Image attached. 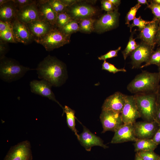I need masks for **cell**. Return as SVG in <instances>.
<instances>
[{
    "label": "cell",
    "instance_id": "1",
    "mask_svg": "<svg viewBox=\"0 0 160 160\" xmlns=\"http://www.w3.org/2000/svg\"><path fill=\"white\" fill-rule=\"evenodd\" d=\"M36 70L39 79L48 81L55 87L63 84L67 77L65 64L50 55L39 63Z\"/></svg>",
    "mask_w": 160,
    "mask_h": 160
},
{
    "label": "cell",
    "instance_id": "2",
    "mask_svg": "<svg viewBox=\"0 0 160 160\" xmlns=\"http://www.w3.org/2000/svg\"><path fill=\"white\" fill-rule=\"evenodd\" d=\"M160 73L143 71L128 84L127 89L135 94L156 93L159 85Z\"/></svg>",
    "mask_w": 160,
    "mask_h": 160
},
{
    "label": "cell",
    "instance_id": "3",
    "mask_svg": "<svg viewBox=\"0 0 160 160\" xmlns=\"http://www.w3.org/2000/svg\"><path fill=\"white\" fill-rule=\"evenodd\" d=\"M36 70L21 65L16 60L6 57L0 59V78L5 82L10 83L23 77L28 71Z\"/></svg>",
    "mask_w": 160,
    "mask_h": 160
},
{
    "label": "cell",
    "instance_id": "4",
    "mask_svg": "<svg viewBox=\"0 0 160 160\" xmlns=\"http://www.w3.org/2000/svg\"><path fill=\"white\" fill-rule=\"evenodd\" d=\"M134 96L141 117L145 121H155L158 105L157 93L137 94Z\"/></svg>",
    "mask_w": 160,
    "mask_h": 160
},
{
    "label": "cell",
    "instance_id": "5",
    "mask_svg": "<svg viewBox=\"0 0 160 160\" xmlns=\"http://www.w3.org/2000/svg\"><path fill=\"white\" fill-rule=\"evenodd\" d=\"M70 36L55 26L47 34L35 41L42 45L46 50L50 51L69 43Z\"/></svg>",
    "mask_w": 160,
    "mask_h": 160
},
{
    "label": "cell",
    "instance_id": "6",
    "mask_svg": "<svg viewBox=\"0 0 160 160\" xmlns=\"http://www.w3.org/2000/svg\"><path fill=\"white\" fill-rule=\"evenodd\" d=\"M33 156L31 145L25 140L12 146L4 160H32Z\"/></svg>",
    "mask_w": 160,
    "mask_h": 160
},
{
    "label": "cell",
    "instance_id": "7",
    "mask_svg": "<svg viewBox=\"0 0 160 160\" xmlns=\"http://www.w3.org/2000/svg\"><path fill=\"white\" fill-rule=\"evenodd\" d=\"M100 119L103 128L102 133L107 131L114 132L124 124L121 113L111 110L102 109Z\"/></svg>",
    "mask_w": 160,
    "mask_h": 160
},
{
    "label": "cell",
    "instance_id": "8",
    "mask_svg": "<svg viewBox=\"0 0 160 160\" xmlns=\"http://www.w3.org/2000/svg\"><path fill=\"white\" fill-rule=\"evenodd\" d=\"M154 47L141 41L130 54L132 68H140L141 64L146 63L154 52Z\"/></svg>",
    "mask_w": 160,
    "mask_h": 160
},
{
    "label": "cell",
    "instance_id": "9",
    "mask_svg": "<svg viewBox=\"0 0 160 160\" xmlns=\"http://www.w3.org/2000/svg\"><path fill=\"white\" fill-rule=\"evenodd\" d=\"M120 15L117 8L102 16L95 23L94 28L99 33H103L115 28L118 25Z\"/></svg>",
    "mask_w": 160,
    "mask_h": 160
},
{
    "label": "cell",
    "instance_id": "10",
    "mask_svg": "<svg viewBox=\"0 0 160 160\" xmlns=\"http://www.w3.org/2000/svg\"><path fill=\"white\" fill-rule=\"evenodd\" d=\"M29 85L32 92L48 98L57 103L63 110V115L64 108L56 99L55 96L51 88L53 86L50 82L43 79L40 80H33L30 82Z\"/></svg>",
    "mask_w": 160,
    "mask_h": 160
},
{
    "label": "cell",
    "instance_id": "11",
    "mask_svg": "<svg viewBox=\"0 0 160 160\" xmlns=\"http://www.w3.org/2000/svg\"><path fill=\"white\" fill-rule=\"evenodd\" d=\"M124 124H134L141 117L134 96L126 95L125 102L121 113Z\"/></svg>",
    "mask_w": 160,
    "mask_h": 160
},
{
    "label": "cell",
    "instance_id": "12",
    "mask_svg": "<svg viewBox=\"0 0 160 160\" xmlns=\"http://www.w3.org/2000/svg\"><path fill=\"white\" fill-rule=\"evenodd\" d=\"M133 124L138 139H152L159 128V124L155 121H139Z\"/></svg>",
    "mask_w": 160,
    "mask_h": 160
},
{
    "label": "cell",
    "instance_id": "13",
    "mask_svg": "<svg viewBox=\"0 0 160 160\" xmlns=\"http://www.w3.org/2000/svg\"><path fill=\"white\" fill-rule=\"evenodd\" d=\"M111 143H119L129 141L136 142L138 139L135 133L133 124H123L114 132Z\"/></svg>",
    "mask_w": 160,
    "mask_h": 160
},
{
    "label": "cell",
    "instance_id": "14",
    "mask_svg": "<svg viewBox=\"0 0 160 160\" xmlns=\"http://www.w3.org/2000/svg\"><path fill=\"white\" fill-rule=\"evenodd\" d=\"M65 11L73 19L78 20L91 17L96 12L94 7L86 4H75L67 7Z\"/></svg>",
    "mask_w": 160,
    "mask_h": 160
},
{
    "label": "cell",
    "instance_id": "15",
    "mask_svg": "<svg viewBox=\"0 0 160 160\" xmlns=\"http://www.w3.org/2000/svg\"><path fill=\"white\" fill-rule=\"evenodd\" d=\"M83 131L80 135L78 138L81 144L88 151H91L92 147L94 146L101 147L105 149L108 147L103 143V140L99 137L97 136L82 125Z\"/></svg>",
    "mask_w": 160,
    "mask_h": 160
},
{
    "label": "cell",
    "instance_id": "16",
    "mask_svg": "<svg viewBox=\"0 0 160 160\" xmlns=\"http://www.w3.org/2000/svg\"><path fill=\"white\" fill-rule=\"evenodd\" d=\"M12 26L14 39L17 43L28 44L34 41L26 24L21 23L16 19L12 23Z\"/></svg>",
    "mask_w": 160,
    "mask_h": 160
},
{
    "label": "cell",
    "instance_id": "17",
    "mask_svg": "<svg viewBox=\"0 0 160 160\" xmlns=\"http://www.w3.org/2000/svg\"><path fill=\"white\" fill-rule=\"evenodd\" d=\"M160 22L153 18L140 31L138 38L152 47H155L156 44L155 37L158 30Z\"/></svg>",
    "mask_w": 160,
    "mask_h": 160
},
{
    "label": "cell",
    "instance_id": "18",
    "mask_svg": "<svg viewBox=\"0 0 160 160\" xmlns=\"http://www.w3.org/2000/svg\"><path fill=\"white\" fill-rule=\"evenodd\" d=\"M126 95L117 92L105 100L102 109L111 110L121 113L124 106Z\"/></svg>",
    "mask_w": 160,
    "mask_h": 160
},
{
    "label": "cell",
    "instance_id": "19",
    "mask_svg": "<svg viewBox=\"0 0 160 160\" xmlns=\"http://www.w3.org/2000/svg\"><path fill=\"white\" fill-rule=\"evenodd\" d=\"M40 19L45 20L56 26L57 14L54 10L48 0H36Z\"/></svg>",
    "mask_w": 160,
    "mask_h": 160
},
{
    "label": "cell",
    "instance_id": "20",
    "mask_svg": "<svg viewBox=\"0 0 160 160\" xmlns=\"http://www.w3.org/2000/svg\"><path fill=\"white\" fill-rule=\"evenodd\" d=\"M39 19L40 16L36 2L17 10V20L21 23L26 24Z\"/></svg>",
    "mask_w": 160,
    "mask_h": 160
},
{
    "label": "cell",
    "instance_id": "21",
    "mask_svg": "<svg viewBox=\"0 0 160 160\" xmlns=\"http://www.w3.org/2000/svg\"><path fill=\"white\" fill-rule=\"evenodd\" d=\"M26 25L35 41L46 35L55 27L48 22L41 19L34 20Z\"/></svg>",
    "mask_w": 160,
    "mask_h": 160
},
{
    "label": "cell",
    "instance_id": "22",
    "mask_svg": "<svg viewBox=\"0 0 160 160\" xmlns=\"http://www.w3.org/2000/svg\"><path fill=\"white\" fill-rule=\"evenodd\" d=\"M17 9L12 0L0 6V20L12 24L17 19Z\"/></svg>",
    "mask_w": 160,
    "mask_h": 160
},
{
    "label": "cell",
    "instance_id": "23",
    "mask_svg": "<svg viewBox=\"0 0 160 160\" xmlns=\"http://www.w3.org/2000/svg\"><path fill=\"white\" fill-rule=\"evenodd\" d=\"M158 145L152 139H138L134 144L135 151H154Z\"/></svg>",
    "mask_w": 160,
    "mask_h": 160
},
{
    "label": "cell",
    "instance_id": "24",
    "mask_svg": "<svg viewBox=\"0 0 160 160\" xmlns=\"http://www.w3.org/2000/svg\"><path fill=\"white\" fill-rule=\"evenodd\" d=\"M64 113H65L66 116V122L69 128L75 133L77 139L79 137L78 131L76 128L75 111L67 105L64 108Z\"/></svg>",
    "mask_w": 160,
    "mask_h": 160
},
{
    "label": "cell",
    "instance_id": "25",
    "mask_svg": "<svg viewBox=\"0 0 160 160\" xmlns=\"http://www.w3.org/2000/svg\"><path fill=\"white\" fill-rule=\"evenodd\" d=\"M80 20L79 30L81 31L84 33H89L94 30V23L95 22V19L90 17Z\"/></svg>",
    "mask_w": 160,
    "mask_h": 160
},
{
    "label": "cell",
    "instance_id": "26",
    "mask_svg": "<svg viewBox=\"0 0 160 160\" xmlns=\"http://www.w3.org/2000/svg\"><path fill=\"white\" fill-rule=\"evenodd\" d=\"M77 20L74 19L71 20L60 29L66 34L71 35L72 33L79 30V23Z\"/></svg>",
    "mask_w": 160,
    "mask_h": 160
},
{
    "label": "cell",
    "instance_id": "27",
    "mask_svg": "<svg viewBox=\"0 0 160 160\" xmlns=\"http://www.w3.org/2000/svg\"><path fill=\"white\" fill-rule=\"evenodd\" d=\"M134 32H132L129 37V41L125 49L122 51V53L124 60H125L128 56L137 47L135 39L133 38Z\"/></svg>",
    "mask_w": 160,
    "mask_h": 160
},
{
    "label": "cell",
    "instance_id": "28",
    "mask_svg": "<svg viewBox=\"0 0 160 160\" xmlns=\"http://www.w3.org/2000/svg\"><path fill=\"white\" fill-rule=\"evenodd\" d=\"M73 20L66 11L57 14L56 26L61 29L67 23Z\"/></svg>",
    "mask_w": 160,
    "mask_h": 160
},
{
    "label": "cell",
    "instance_id": "29",
    "mask_svg": "<svg viewBox=\"0 0 160 160\" xmlns=\"http://www.w3.org/2000/svg\"><path fill=\"white\" fill-rule=\"evenodd\" d=\"M154 64L158 67L160 66V47L154 51L148 61L145 64L141 66L142 68Z\"/></svg>",
    "mask_w": 160,
    "mask_h": 160
},
{
    "label": "cell",
    "instance_id": "30",
    "mask_svg": "<svg viewBox=\"0 0 160 160\" xmlns=\"http://www.w3.org/2000/svg\"><path fill=\"white\" fill-rule=\"evenodd\" d=\"M0 40L7 43H17L14 39L12 28L0 32Z\"/></svg>",
    "mask_w": 160,
    "mask_h": 160
},
{
    "label": "cell",
    "instance_id": "31",
    "mask_svg": "<svg viewBox=\"0 0 160 160\" xmlns=\"http://www.w3.org/2000/svg\"><path fill=\"white\" fill-rule=\"evenodd\" d=\"M136 153L143 160H158L160 156L153 150L140 151Z\"/></svg>",
    "mask_w": 160,
    "mask_h": 160
},
{
    "label": "cell",
    "instance_id": "32",
    "mask_svg": "<svg viewBox=\"0 0 160 160\" xmlns=\"http://www.w3.org/2000/svg\"><path fill=\"white\" fill-rule=\"evenodd\" d=\"M48 1L57 14L66 11L67 7L60 0H48Z\"/></svg>",
    "mask_w": 160,
    "mask_h": 160
},
{
    "label": "cell",
    "instance_id": "33",
    "mask_svg": "<svg viewBox=\"0 0 160 160\" xmlns=\"http://www.w3.org/2000/svg\"><path fill=\"white\" fill-rule=\"evenodd\" d=\"M150 21H147L143 19L140 17H135L133 20V23L131 24L128 25L130 29L131 32L132 28L134 26H137L138 28V30L141 31L144 27L148 24Z\"/></svg>",
    "mask_w": 160,
    "mask_h": 160
},
{
    "label": "cell",
    "instance_id": "34",
    "mask_svg": "<svg viewBox=\"0 0 160 160\" xmlns=\"http://www.w3.org/2000/svg\"><path fill=\"white\" fill-rule=\"evenodd\" d=\"M141 6L139 4H137L135 6L131 8L127 13L125 17V24L128 25H129V22L133 20L136 17L135 15L138 9Z\"/></svg>",
    "mask_w": 160,
    "mask_h": 160
},
{
    "label": "cell",
    "instance_id": "35",
    "mask_svg": "<svg viewBox=\"0 0 160 160\" xmlns=\"http://www.w3.org/2000/svg\"><path fill=\"white\" fill-rule=\"evenodd\" d=\"M150 4L147 6V8L150 9L155 18L160 22V4L154 2L152 0L148 1Z\"/></svg>",
    "mask_w": 160,
    "mask_h": 160
},
{
    "label": "cell",
    "instance_id": "36",
    "mask_svg": "<svg viewBox=\"0 0 160 160\" xmlns=\"http://www.w3.org/2000/svg\"><path fill=\"white\" fill-rule=\"evenodd\" d=\"M102 69L107 71L113 73L119 72H126L127 70L124 68H118L114 65L112 64L106 60H104L102 64Z\"/></svg>",
    "mask_w": 160,
    "mask_h": 160
},
{
    "label": "cell",
    "instance_id": "37",
    "mask_svg": "<svg viewBox=\"0 0 160 160\" xmlns=\"http://www.w3.org/2000/svg\"><path fill=\"white\" fill-rule=\"evenodd\" d=\"M18 10L29 5L36 2V0H12Z\"/></svg>",
    "mask_w": 160,
    "mask_h": 160
},
{
    "label": "cell",
    "instance_id": "38",
    "mask_svg": "<svg viewBox=\"0 0 160 160\" xmlns=\"http://www.w3.org/2000/svg\"><path fill=\"white\" fill-rule=\"evenodd\" d=\"M121 48V47H119L116 49L110 50L106 54L99 57L98 58L99 60L104 61L107 59L117 57L118 53Z\"/></svg>",
    "mask_w": 160,
    "mask_h": 160
},
{
    "label": "cell",
    "instance_id": "39",
    "mask_svg": "<svg viewBox=\"0 0 160 160\" xmlns=\"http://www.w3.org/2000/svg\"><path fill=\"white\" fill-rule=\"evenodd\" d=\"M102 9L107 12H112L117 9L109 0H103L101 1Z\"/></svg>",
    "mask_w": 160,
    "mask_h": 160
},
{
    "label": "cell",
    "instance_id": "40",
    "mask_svg": "<svg viewBox=\"0 0 160 160\" xmlns=\"http://www.w3.org/2000/svg\"><path fill=\"white\" fill-rule=\"evenodd\" d=\"M6 42L0 40V59L5 57L8 51L9 47Z\"/></svg>",
    "mask_w": 160,
    "mask_h": 160
},
{
    "label": "cell",
    "instance_id": "41",
    "mask_svg": "<svg viewBox=\"0 0 160 160\" xmlns=\"http://www.w3.org/2000/svg\"><path fill=\"white\" fill-rule=\"evenodd\" d=\"M12 24L0 20V32L7 29L12 28Z\"/></svg>",
    "mask_w": 160,
    "mask_h": 160
},
{
    "label": "cell",
    "instance_id": "42",
    "mask_svg": "<svg viewBox=\"0 0 160 160\" xmlns=\"http://www.w3.org/2000/svg\"><path fill=\"white\" fill-rule=\"evenodd\" d=\"M159 128L153 137V140L157 145L160 144V124H159Z\"/></svg>",
    "mask_w": 160,
    "mask_h": 160
},
{
    "label": "cell",
    "instance_id": "43",
    "mask_svg": "<svg viewBox=\"0 0 160 160\" xmlns=\"http://www.w3.org/2000/svg\"><path fill=\"white\" fill-rule=\"evenodd\" d=\"M60 1L66 7L71 6L78 1L77 0H60Z\"/></svg>",
    "mask_w": 160,
    "mask_h": 160
},
{
    "label": "cell",
    "instance_id": "44",
    "mask_svg": "<svg viewBox=\"0 0 160 160\" xmlns=\"http://www.w3.org/2000/svg\"><path fill=\"white\" fill-rule=\"evenodd\" d=\"M155 121L158 124H160V104H158L157 105Z\"/></svg>",
    "mask_w": 160,
    "mask_h": 160
},
{
    "label": "cell",
    "instance_id": "45",
    "mask_svg": "<svg viewBox=\"0 0 160 160\" xmlns=\"http://www.w3.org/2000/svg\"><path fill=\"white\" fill-rule=\"evenodd\" d=\"M155 41L156 44L160 46V22L159 24V26L155 37Z\"/></svg>",
    "mask_w": 160,
    "mask_h": 160
},
{
    "label": "cell",
    "instance_id": "46",
    "mask_svg": "<svg viewBox=\"0 0 160 160\" xmlns=\"http://www.w3.org/2000/svg\"><path fill=\"white\" fill-rule=\"evenodd\" d=\"M117 8L120 4L121 1L120 0H109Z\"/></svg>",
    "mask_w": 160,
    "mask_h": 160
},
{
    "label": "cell",
    "instance_id": "47",
    "mask_svg": "<svg viewBox=\"0 0 160 160\" xmlns=\"http://www.w3.org/2000/svg\"><path fill=\"white\" fill-rule=\"evenodd\" d=\"M157 104H160V85H159L157 93Z\"/></svg>",
    "mask_w": 160,
    "mask_h": 160
},
{
    "label": "cell",
    "instance_id": "48",
    "mask_svg": "<svg viewBox=\"0 0 160 160\" xmlns=\"http://www.w3.org/2000/svg\"><path fill=\"white\" fill-rule=\"evenodd\" d=\"M137 3L140 4H147V6L149 5L148 1L146 0H137Z\"/></svg>",
    "mask_w": 160,
    "mask_h": 160
},
{
    "label": "cell",
    "instance_id": "49",
    "mask_svg": "<svg viewBox=\"0 0 160 160\" xmlns=\"http://www.w3.org/2000/svg\"><path fill=\"white\" fill-rule=\"evenodd\" d=\"M135 160H143V159L139 156L137 153H136L135 156Z\"/></svg>",
    "mask_w": 160,
    "mask_h": 160
},
{
    "label": "cell",
    "instance_id": "50",
    "mask_svg": "<svg viewBox=\"0 0 160 160\" xmlns=\"http://www.w3.org/2000/svg\"><path fill=\"white\" fill-rule=\"evenodd\" d=\"M9 1L10 0H0V6Z\"/></svg>",
    "mask_w": 160,
    "mask_h": 160
},
{
    "label": "cell",
    "instance_id": "51",
    "mask_svg": "<svg viewBox=\"0 0 160 160\" xmlns=\"http://www.w3.org/2000/svg\"><path fill=\"white\" fill-rule=\"evenodd\" d=\"M154 2L159 4H160V0H153Z\"/></svg>",
    "mask_w": 160,
    "mask_h": 160
},
{
    "label": "cell",
    "instance_id": "52",
    "mask_svg": "<svg viewBox=\"0 0 160 160\" xmlns=\"http://www.w3.org/2000/svg\"><path fill=\"white\" fill-rule=\"evenodd\" d=\"M158 68H159V72L160 73V66L158 67Z\"/></svg>",
    "mask_w": 160,
    "mask_h": 160
},
{
    "label": "cell",
    "instance_id": "53",
    "mask_svg": "<svg viewBox=\"0 0 160 160\" xmlns=\"http://www.w3.org/2000/svg\"><path fill=\"white\" fill-rule=\"evenodd\" d=\"M158 160H160V156H159Z\"/></svg>",
    "mask_w": 160,
    "mask_h": 160
}]
</instances>
